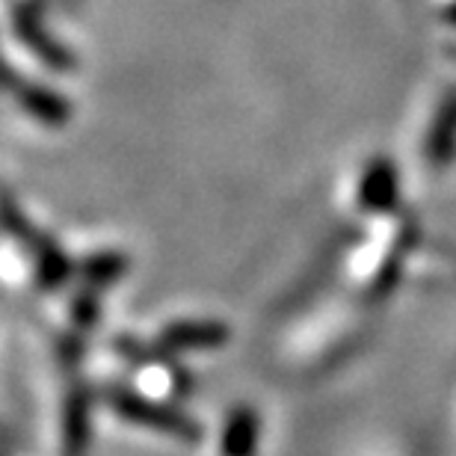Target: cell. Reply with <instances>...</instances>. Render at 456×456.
I'll return each mask as SVG.
<instances>
[{
    "label": "cell",
    "mask_w": 456,
    "mask_h": 456,
    "mask_svg": "<svg viewBox=\"0 0 456 456\" xmlns=\"http://www.w3.org/2000/svg\"><path fill=\"white\" fill-rule=\"evenodd\" d=\"M113 409L118 415H125L127 421L158 427L160 433L181 436V439H199V427L190 424L184 415L172 412V409H160L158 403H151V400L134 397V395H127V391L113 395Z\"/></svg>",
    "instance_id": "1"
},
{
    "label": "cell",
    "mask_w": 456,
    "mask_h": 456,
    "mask_svg": "<svg viewBox=\"0 0 456 456\" xmlns=\"http://www.w3.org/2000/svg\"><path fill=\"white\" fill-rule=\"evenodd\" d=\"M255 444V418L252 412H237L228 424V433H225V453L228 456H249Z\"/></svg>",
    "instance_id": "2"
},
{
    "label": "cell",
    "mask_w": 456,
    "mask_h": 456,
    "mask_svg": "<svg viewBox=\"0 0 456 456\" xmlns=\"http://www.w3.org/2000/svg\"><path fill=\"white\" fill-rule=\"evenodd\" d=\"M167 341L169 344H175V346H190V344H196V346H202V344H220L223 341V330L220 326H181V330H172L167 335Z\"/></svg>",
    "instance_id": "3"
}]
</instances>
